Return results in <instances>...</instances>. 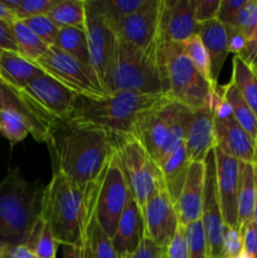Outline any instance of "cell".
<instances>
[{
	"label": "cell",
	"mask_w": 257,
	"mask_h": 258,
	"mask_svg": "<svg viewBox=\"0 0 257 258\" xmlns=\"http://www.w3.org/2000/svg\"><path fill=\"white\" fill-rule=\"evenodd\" d=\"M117 136L92 123L55 120L47 144L54 171L81 186L95 183L115 153Z\"/></svg>",
	"instance_id": "1"
},
{
	"label": "cell",
	"mask_w": 257,
	"mask_h": 258,
	"mask_svg": "<svg viewBox=\"0 0 257 258\" xmlns=\"http://www.w3.org/2000/svg\"><path fill=\"white\" fill-rule=\"evenodd\" d=\"M95 202L96 181L85 188L54 171L43 189L40 217L50 227L58 244L83 248Z\"/></svg>",
	"instance_id": "2"
},
{
	"label": "cell",
	"mask_w": 257,
	"mask_h": 258,
	"mask_svg": "<svg viewBox=\"0 0 257 258\" xmlns=\"http://www.w3.org/2000/svg\"><path fill=\"white\" fill-rule=\"evenodd\" d=\"M43 189L29 183L18 168L0 181V247L27 244L42 211Z\"/></svg>",
	"instance_id": "3"
},
{
	"label": "cell",
	"mask_w": 257,
	"mask_h": 258,
	"mask_svg": "<svg viewBox=\"0 0 257 258\" xmlns=\"http://www.w3.org/2000/svg\"><path fill=\"white\" fill-rule=\"evenodd\" d=\"M165 97L166 95H148L128 91L113 92L101 97L77 96L67 120L92 123L116 136L130 135L139 116Z\"/></svg>",
	"instance_id": "4"
},
{
	"label": "cell",
	"mask_w": 257,
	"mask_h": 258,
	"mask_svg": "<svg viewBox=\"0 0 257 258\" xmlns=\"http://www.w3.org/2000/svg\"><path fill=\"white\" fill-rule=\"evenodd\" d=\"M159 60L165 78L169 98L191 110L212 107L214 110L219 93L190 62L181 43H159Z\"/></svg>",
	"instance_id": "5"
},
{
	"label": "cell",
	"mask_w": 257,
	"mask_h": 258,
	"mask_svg": "<svg viewBox=\"0 0 257 258\" xmlns=\"http://www.w3.org/2000/svg\"><path fill=\"white\" fill-rule=\"evenodd\" d=\"M158 49L159 45L153 49H139L118 38L111 93L128 91L148 95H165V78Z\"/></svg>",
	"instance_id": "6"
},
{
	"label": "cell",
	"mask_w": 257,
	"mask_h": 258,
	"mask_svg": "<svg viewBox=\"0 0 257 258\" xmlns=\"http://www.w3.org/2000/svg\"><path fill=\"white\" fill-rule=\"evenodd\" d=\"M115 156L122 169L131 197L143 212L149 199L165 186L160 168L131 135L117 136Z\"/></svg>",
	"instance_id": "7"
},
{
	"label": "cell",
	"mask_w": 257,
	"mask_h": 258,
	"mask_svg": "<svg viewBox=\"0 0 257 258\" xmlns=\"http://www.w3.org/2000/svg\"><path fill=\"white\" fill-rule=\"evenodd\" d=\"M131 198L123 171L115 153L96 180L95 216L101 228L112 238L118 221Z\"/></svg>",
	"instance_id": "8"
},
{
	"label": "cell",
	"mask_w": 257,
	"mask_h": 258,
	"mask_svg": "<svg viewBox=\"0 0 257 258\" xmlns=\"http://www.w3.org/2000/svg\"><path fill=\"white\" fill-rule=\"evenodd\" d=\"M85 32L87 35L91 66L103 90L110 95L112 90L113 68L117 57L118 37L116 30L88 0H86Z\"/></svg>",
	"instance_id": "9"
},
{
	"label": "cell",
	"mask_w": 257,
	"mask_h": 258,
	"mask_svg": "<svg viewBox=\"0 0 257 258\" xmlns=\"http://www.w3.org/2000/svg\"><path fill=\"white\" fill-rule=\"evenodd\" d=\"M35 63L45 73L59 81L76 95L90 97L107 95L93 68L87 67L54 45L49 47L47 53Z\"/></svg>",
	"instance_id": "10"
},
{
	"label": "cell",
	"mask_w": 257,
	"mask_h": 258,
	"mask_svg": "<svg viewBox=\"0 0 257 258\" xmlns=\"http://www.w3.org/2000/svg\"><path fill=\"white\" fill-rule=\"evenodd\" d=\"M183 107L184 105L166 96L158 105L144 111L136 120L130 135L145 148L154 161Z\"/></svg>",
	"instance_id": "11"
},
{
	"label": "cell",
	"mask_w": 257,
	"mask_h": 258,
	"mask_svg": "<svg viewBox=\"0 0 257 258\" xmlns=\"http://www.w3.org/2000/svg\"><path fill=\"white\" fill-rule=\"evenodd\" d=\"M214 136L216 148L222 153L241 163L254 164V141L233 117L222 91L221 97L214 106Z\"/></svg>",
	"instance_id": "12"
},
{
	"label": "cell",
	"mask_w": 257,
	"mask_h": 258,
	"mask_svg": "<svg viewBox=\"0 0 257 258\" xmlns=\"http://www.w3.org/2000/svg\"><path fill=\"white\" fill-rule=\"evenodd\" d=\"M206 176H204L203 207H202V224L206 233L209 257H222L223 253L224 221L219 203L216 175V155L214 149L207 155Z\"/></svg>",
	"instance_id": "13"
},
{
	"label": "cell",
	"mask_w": 257,
	"mask_h": 258,
	"mask_svg": "<svg viewBox=\"0 0 257 258\" xmlns=\"http://www.w3.org/2000/svg\"><path fill=\"white\" fill-rule=\"evenodd\" d=\"M163 0H145L144 4L122 20L116 29L123 42L139 48L153 49L159 45V27Z\"/></svg>",
	"instance_id": "14"
},
{
	"label": "cell",
	"mask_w": 257,
	"mask_h": 258,
	"mask_svg": "<svg viewBox=\"0 0 257 258\" xmlns=\"http://www.w3.org/2000/svg\"><path fill=\"white\" fill-rule=\"evenodd\" d=\"M9 110L22 116L28 123L30 135L38 143H47L55 118L38 105L24 88H18L0 80V111Z\"/></svg>",
	"instance_id": "15"
},
{
	"label": "cell",
	"mask_w": 257,
	"mask_h": 258,
	"mask_svg": "<svg viewBox=\"0 0 257 258\" xmlns=\"http://www.w3.org/2000/svg\"><path fill=\"white\" fill-rule=\"evenodd\" d=\"M145 237L166 249L179 226L174 203L166 188L159 189L143 209Z\"/></svg>",
	"instance_id": "16"
},
{
	"label": "cell",
	"mask_w": 257,
	"mask_h": 258,
	"mask_svg": "<svg viewBox=\"0 0 257 258\" xmlns=\"http://www.w3.org/2000/svg\"><path fill=\"white\" fill-rule=\"evenodd\" d=\"M24 90L55 120H67L78 96L44 71L33 78Z\"/></svg>",
	"instance_id": "17"
},
{
	"label": "cell",
	"mask_w": 257,
	"mask_h": 258,
	"mask_svg": "<svg viewBox=\"0 0 257 258\" xmlns=\"http://www.w3.org/2000/svg\"><path fill=\"white\" fill-rule=\"evenodd\" d=\"M196 0H163L159 43H183L198 34Z\"/></svg>",
	"instance_id": "18"
},
{
	"label": "cell",
	"mask_w": 257,
	"mask_h": 258,
	"mask_svg": "<svg viewBox=\"0 0 257 258\" xmlns=\"http://www.w3.org/2000/svg\"><path fill=\"white\" fill-rule=\"evenodd\" d=\"M216 155V175L219 203L224 226L238 228V188L239 161L214 148ZM239 229V228H238Z\"/></svg>",
	"instance_id": "19"
},
{
	"label": "cell",
	"mask_w": 257,
	"mask_h": 258,
	"mask_svg": "<svg viewBox=\"0 0 257 258\" xmlns=\"http://www.w3.org/2000/svg\"><path fill=\"white\" fill-rule=\"evenodd\" d=\"M206 164L191 163L180 196L174 203L179 224L186 227L202 219Z\"/></svg>",
	"instance_id": "20"
},
{
	"label": "cell",
	"mask_w": 257,
	"mask_h": 258,
	"mask_svg": "<svg viewBox=\"0 0 257 258\" xmlns=\"http://www.w3.org/2000/svg\"><path fill=\"white\" fill-rule=\"evenodd\" d=\"M184 145L191 163H203L209 151L216 148L213 108L193 110Z\"/></svg>",
	"instance_id": "21"
},
{
	"label": "cell",
	"mask_w": 257,
	"mask_h": 258,
	"mask_svg": "<svg viewBox=\"0 0 257 258\" xmlns=\"http://www.w3.org/2000/svg\"><path fill=\"white\" fill-rule=\"evenodd\" d=\"M145 237V227L141 209L133 197L118 221L115 234L111 238L117 258H130Z\"/></svg>",
	"instance_id": "22"
},
{
	"label": "cell",
	"mask_w": 257,
	"mask_h": 258,
	"mask_svg": "<svg viewBox=\"0 0 257 258\" xmlns=\"http://www.w3.org/2000/svg\"><path fill=\"white\" fill-rule=\"evenodd\" d=\"M198 35L208 53L212 85L218 87L219 73L229 53L226 28L222 23L214 19L203 24H198Z\"/></svg>",
	"instance_id": "23"
},
{
	"label": "cell",
	"mask_w": 257,
	"mask_h": 258,
	"mask_svg": "<svg viewBox=\"0 0 257 258\" xmlns=\"http://www.w3.org/2000/svg\"><path fill=\"white\" fill-rule=\"evenodd\" d=\"M43 70L17 52L0 50V80L18 88H24Z\"/></svg>",
	"instance_id": "24"
},
{
	"label": "cell",
	"mask_w": 257,
	"mask_h": 258,
	"mask_svg": "<svg viewBox=\"0 0 257 258\" xmlns=\"http://www.w3.org/2000/svg\"><path fill=\"white\" fill-rule=\"evenodd\" d=\"M257 194V169L254 164L239 161L238 228L251 223Z\"/></svg>",
	"instance_id": "25"
},
{
	"label": "cell",
	"mask_w": 257,
	"mask_h": 258,
	"mask_svg": "<svg viewBox=\"0 0 257 258\" xmlns=\"http://www.w3.org/2000/svg\"><path fill=\"white\" fill-rule=\"evenodd\" d=\"M190 164L191 161L189 160L185 145H184L159 165L161 174H163L164 185H165L173 203H175L176 199L180 196Z\"/></svg>",
	"instance_id": "26"
},
{
	"label": "cell",
	"mask_w": 257,
	"mask_h": 258,
	"mask_svg": "<svg viewBox=\"0 0 257 258\" xmlns=\"http://www.w3.org/2000/svg\"><path fill=\"white\" fill-rule=\"evenodd\" d=\"M223 98L231 107L233 117L236 118L237 122L242 126L244 131L252 138V140H257V117L253 111L249 108L246 101L242 98L241 93L237 90L234 83L229 81L227 85L221 87Z\"/></svg>",
	"instance_id": "27"
},
{
	"label": "cell",
	"mask_w": 257,
	"mask_h": 258,
	"mask_svg": "<svg viewBox=\"0 0 257 258\" xmlns=\"http://www.w3.org/2000/svg\"><path fill=\"white\" fill-rule=\"evenodd\" d=\"M58 28H86V0H59L48 13Z\"/></svg>",
	"instance_id": "28"
},
{
	"label": "cell",
	"mask_w": 257,
	"mask_h": 258,
	"mask_svg": "<svg viewBox=\"0 0 257 258\" xmlns=\"http://www.w3.org/2000/svg\"><path fill=\"white\" fill-rule=\"evenodd\" d=\"M232 82L257 117V76L243 60L234 55L232 62Z\"/></svg>",
	"instance_id": "29"
},
{
	"label": "cell",
	"mask_w": 257,
	"mask_h": 258,
	"mask_svg": "<svg viewBox=\"0 0 257 258\" xmlns=\"http://www.w3.org/2000/svg\"><path fill=\"white\" fill-rule=\"evenodd\" d=\"M54 47L59 48L85 66L92 68L87 35L85 30L77 28H60Z\"/></svg>",
	"instance_id": "30"
},
{
	"label": "cell",
	"mask_w": 257,
	"mask_h": 258,
	"mask_svg": "<svg viewBox=\"0 0 257 258\" xmlns=\"http://www.w3.org/2000/svg\"><path fill=\"white\" fill-rule=\"evenodd\" d=\"M88 2L116 30L122 20L135 13L145 0H88Z\"/></svg>",
	"instance_id": "31"
},
{
	"label": "cell",
	"mask_w": 257,
	"mask_h": 258,
	"mask_svg": "<svg viewBox=\"0 0 257 258\" xmlns=\"http://www.w3.org/2000/svg\"><path fill=\"white\" fill-rule=\"evenodd\" d=\"M13 30H14L18 53L25 59L35 63L49 49V47L42 42L22 20H18L13 24Z\"/></svg>",
	"instance_id": "32"
},
{
	"label": "cell",
	"mask_w": 257,
	"mask_h": 258,
	"mask_svg": "<svg viewBox=\"0 0 257 258\" xmlns=\"http://www.w3.org/2000/svg\"><path fill=\"white\" fill-rule=\"evenodd\" d=\"M85 246L88 248L92 258H117L113 249L112 241L98 224L95 211L91 214L90 222H88Z\"/></svg>",
	"instance_id": "33"
},
{
	"label": "cell",
	"mask_w": 257,
	"mask_h": 258,
	"mask_svg": "<svg viewBox=\"0 0 257 258\" xmlns=\"http://www.w3.org/2000/svg\"><path fill=\"white\" fill-rule=\"evenodd\" d=\"M25 246L29 247L38 258H55L58 243L53 237L50 227L42 217L38 219Z\"/></svg>",
	"instance_id": "34"
},
{
	"label": "cell",
	"mask_w": 257,
	"mask_h": 258,
	"mask_svg": "<svg viewBox=\"0 0 257 258\" xmlns=\"http://www.w3.org/2000/svg\"><path fill=\"white\" fill-rule=\"evenodd\" d=\"M29 134V126L22 116L9 110L0 111V135L4 136L10 145L22 143Z\"/></svg>",
	"instance_id": "35"
},
{
	"label": "cell",
	"mask_w": 257,
	"mask_h": 258,
	"mask_svg": "<svg viewBox=\"0 0 257 258\" xmlns=\"http://www.w3.org/2000/svg\"><path fill=\"white\" fill-rule=\"evenodd\" d=\"M181 45H183L184 53H185L186 57L190 59V62L193 63L194 67H196L197 70H198V72L212 85L211 63H209L208 53H207L206 48H204L203 45V42H202V39L199 38V35H193V37H190L189 39H186L185 42L181 43Z\"/></svg>",
	"instance_id": "36"
},
{
	"label": "cell",
	"mask_w": 257,
	"mask_h": 258,
	"mask_svg": "<svg viewBox=\"0 0 257 258\" xmlns=\"http://www.w3.org/2000/svg\"><path fill=\"white\" fill-rule=\"evenodd\" d=\"M5 7L23 20L35 15H47L59 0H2Z\"/></svg>",
	"instance_id": "37"
},
{
	"label": "cell",
	"mask_w": 257,
	"mask_h": 258,
	"mask_svg": "<svg viewBox=\"0 0 257 258\" xmlns=\"http://www.w3.org/2000/svg\"><path fill=\"white\" fill-rule=\"evenodd\" d=\"M229 25L236 28L247 40L253 39L257 30V0H247Z\"/></svg>",
	"instance_id": "38"
},
{
	"label": "cell",
	"mask_w": 257,
	"mask_h": 258,
	"mask_svg": "<svg viewBox=\"0 0 257 258\" xmlns=\"http://www.w3.org/2000/svg\"><path fill=\"white\" fill-rule=\"evenodd\" d=\"M22 22L48 47L54 45L58 33H59V28L50 20L48 15H35V17L23 19Z\"/></svg>",
	"instance_id": "39"
},
{
	"label": "cell",
	"mask_w": 257,
	"mask_h": 258,
	"mask_svg": "<svg viewBox=\"0 0 257 258\" xmlns=\"http://www.w3.org/2000/svg\"><path fill=\"white\" fill-rule=\"evenodd\" d=\"M185 233L186 241H188L189 258H209L208 244H207L202 221H197L186 226Z\"/></svg>",
	"instance_id": "40"
},
{
	"label": "cell",
	"mask_w": 257,
	"mask_h": 258,
	"mask_svg": "<svg viewBox=\"0 0 257 258\" xmlns=\"http://www.w3.org/2000/svg\"><path fill=\"white\" fill-rule=\"evenodd\" d=\"M243 251V239L238 228L224 226L222 258H233Z\"/></svg>",
	"instance_id": "41"
},
{
	"label": "cell",
	"mask_w": 257,
	"mask_h": 258,
	"mask_svg": "<svg viewBox=\"0 0 257 258\" xmlns=\"http://www.w3.org/2000/svg\"><path fill=\"white\" fill-rule=\"evenodd\" d=\"M168 258H189L188 241H186L185 227L179 224L173 239L166 248Z\"/></svg>",
	"instance_id": "42"
},
{
	"label": "cell",
	"mask_w": 257,
	"mask_h": 258,
	"mask_svg": "<svg viewBox=\"0 0 257 258\" xmlns=\"http://www.w3.org/2000/svg\"><path fill=\"white\" fill-rule=\"evenodd\" d=\"M219 3L221 0H196V9H194L196 22L198 24H203L217 19Z\"/></svg>",
	"instance_id": "43"
},
{
	"label": "cell",
	"mask_w": 257,
	"mask_h": 258,
	"mask_svg": "<svg viewBox=\"0 0 257 258\" xmlns=\"http://www.w3.org/2000/svg\"><path fill=\"white\" fill-rule=\"evenodd\" d=\"M246 2L247 0H221L217 13V20L223 25H229Z\"/></svg>",
	"instance_id": "44"
},
{
	"label": "cell",
	"mask_w": 257,
	"mask_h": 258,
	"mask_svg": "<svg viewBox=\"0 0 257 258\" xmlns=\"http://www.w3.org/2000/svg\"><path fill=\"white\" fill-rule=\"evenodd\" d=\"M166 249L160 248L148 237H144L140 246L138 247V249L134 252V254L130 258H163Z\"/></svg>",
	"instance_id": "45"
},
{
	"label": "cell",
	"mask_w": 257,
	"mask_h": 258,
	"mask_svg": "<svg viewBox=\"0 0 257 258\" xmlns=\"http://www.w3.org/2000/svg\"><path fill=\"white\" fill-rule=\"evenodd\" d=\"M243 239V251L251 254L253 258H257V228L254 224L248 223L239 228Z\"/></svg>",
	"instance_id": "46"
},
{
	"label": "cell",
	"mask_w": 257,
	"mask_h": 258,
	"mask_svg": "<svg viewBox=\"0 0 257 258\" xmlns=\"http://www.w3.org/2000/svg\"><path fill=\"white\" fill-rule=\"evenodd\" d=\"M0 50H10V52L18 53L13 24H9L4 20H0Z\"/></svg>",
	"instance_id": "47"
},
{
	"label": "cell",
	"mask_w": 257,
	"mask_h": 258,
	"mask_svg": "<svg viewBox=\"0 0 257 258\" xmlns=\"http://www.w3.org/2000/svg\"><path fill=\"white\" fill-rule=\"evenodd\" d=\"M227 32V40H228V49L229 53H234V55H238L246 47L248 40L231 25H224Z\"/></svg>",
	"instance_id": "48"
},
{
	"label": "cell",
	"mask_w": 257,
	"mask_h": 258,
	"mask_svg": "<svg viewBox=\"0 0 257 258\" xmlns=\"http://www.w3.org/2000/svg\"><path fill=\"white\" fill-rule=\"evenodd\" d=\"M237 57L241 58L253 72L257 71V38L247 42L246 47Z\"/></svg>",
	"instance_id": "49"
},
{
	"label": "cell",
	"mask_w": 257,
	"mask_h": 258,
	"mask_svg": "<svg viewBox=\"0 0 257 258\" xmlns=\"http://www.w3.org/2000/svg\"><path fill=\"white\" fill-rule=\"evenodd\" d=\"M2 258H38L34 252L25 244L3 248Z\"/></svg>",
	"instance_id": "50"
},
{
	"label": "cell",
	"mask_w": 257,
	"mask_h": 258,
	"mask_svg": "<svg viewBox=\"0 0 257 258\" xmlns=\"http://www.w3.org/2000/svg\"><path fill=\"white\" fill-rule=\"evenodd\" d=\"M0 20H4V22L9 23V24H14L15 22H18V17L15 15V13L13 10H10L9 8L5 7L4 3L0 2Z\"/></svg>",
	"instance_id": "51"
},
{
	"label": "cell",
	"mask_w": 257,
	"mask_h": 258,
	"mask_svg": "<svg viewBox=\"0 0 257 258\" xmlns=\"http://www.w3.org/2000/svg\"><path fill=\"white\" fill-rule=\"evenodd\" d=\"M62 258H83V249L81 247H63Z\"/></svg>",
	"instance_id": "52"
},
{
	"label": "cell",
	"mask_w": 257,
	"mask_h": 258,
	"mask_svg": "<svg viewBox=\"0 0 257 258\" xmlns=\"http://www.w3.org/2000/svg\"><path fill=\"white\" fill-rule=\"evenodd\" d=\"M252 223H253L254 227L257 228V194H256V203H254V211H253V218H252Z\"/></svg>",
	"instance_id": "53"
},
{
	"label": "cell",
	"mask_w": 257,
	"mask_h": 258,
	"mask_svg": "<svg viewBox=\"0 0 257 258\" xmlns=\"http://www.w3.org/2000/svg\"><path fill=\"white\" fill-rule=\"evenodd\" d=\"M233 258H253V257H252L251 254H249V253H247L246 251H242L241 253L237 254V256H236V257H233Z\"/></svg>",
	"instance_id": "54"
},
{
	"label": "cell",
	"mask_w": 257,
	"mask_h": 258,
	"mask_svg": "<svg viewBox=\"0 0 257 258\" xmlns=\"http://www.w3.org/2000/svg\"><path fill=\"white\" fill-rule=\"evenodd\" d=\"M83 258H92L91 257V253H90V251H88V248L87 247H83Z\"/></svg>",
	"instance_id": "55"
},
{
	"label": "cell",
	"mask_w": 257,
	"mask_h": 258,
	"mask_svg": "<svg viewBox=\"0 0 257 258\" xmlns=\"http://www.w3.org/2000/svg\"><path fill=\"white\" fill-rule=\"evenodd\" d=\"M254 165L257 168V140L254 141Z\"/></svg>",
	"instance_id": "56"
},
{
	"label": "cell",
	"mask_w": 257,
	"mask_h": 258,
	"mask_svg": "<svg viewBox=\"0 0 257 258\" xmlns=\"http://www.w3.org/2000/svg\"><path fill=\"white\" fill-rule=\"evenodd\" d=\"M2 253H3V248L0 247V258H2Z\"/></svg>",
	"instance_id": "57"
},
{
	"label": "cell",
	"mask_w": 257,
	"mask_h": 258,
	"mask_svg": "<svg viewBox=\"0 0 257 258\" xmlns=\"http://www.w3.org/2000/svg\"><path fill=\"white\" fill-rule=\"evenodd\" d=\"M256 38H257V30H256V34H254V38H253V39H256Z\"/></svg>",
	"instance_id": "58"
},
{
	"label": "cell",
	"mask_w": 257,
	"mask_h": 258,
	"mask_svg": "<svg viewBox=\"0 0 257 258\" xmlns=\"http://www.w3.org/2000/svg\"><path fill=\"white\" fill-rule=\"evenodd\" d=\"M163 258H168V257H166V252H165V254H164V257Z\"/></svg>",
	"instance_id": "59"
},
{
	"label": "cell",
	"mask_w": 257,
	"mask_h": 258,
	"mask_svg": "<svg viewBox=\"0 0 257 258\" xmlns=\"http://www.w3.org/2000/svg\"><path fill=\"white\" fill-rule=\"evenodd\" d=\"M209 258H222V257H209Z\"/></svg>",
	"instance_id": "60"
},
{
	"label": "cell",
	"mask_w": 257,
	"mask_h": 258,
	"mask_svg": "<svg viewBox=\"0 0 257 258\" xmlns=\"http://www.w3.org/2000/svg\"><path fill=\"white\" fill-rule=\"evenodd\" d=\"M254 73H256V76H257V71H256V72H254Z\"/></svg>",
	"instance_id": "61"
}]
</instances>
